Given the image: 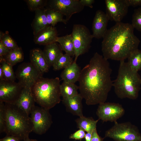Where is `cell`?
Masks as SVG:
<instances>
[{
  "mask_svg": "<svg viewBox=\"0 0 141 141\" xmlns=\"http://www.w3.org/2000/svg\"><path fill=\"white\" fill-rule=\"evenodd\" d=\"M76 62L74 60L70 66L62 72L60 77L63 81L75 84L78 81L81 70Z\"/></svg>",
  "mask_w": 141,
  "mask_h": 141,
  "instance_id": "cell-20",
  "label": "cell"
},
{
  "mask_svg": "<svg viewBox=\"0 0 141 141\" xmlns=\"http://www.w3.org/2000/svg\"><path fill=\"white\" fill-rule=\"evenodd\" d=\"M60 84L58 77L52 79L42 78L32 88L35 102L47 109L54 107L61 100Z\"/></svg>",
  "mask_w": 141,
  "mask_h": 141,
  "instance_id": "cell-5",
  "label": "cell"
},
{
  "mask_svg": "<svg viewBox=\"0 0 141 141\" xmlns=\"http://www.w3.org/2000/svg\"><path fill=\"white\" fill-rule=\"evenodd\" d=\"M3 57L5 60L12 66L17 63L23 61L24 55L21 47L10 50L6 55Z\"/></svg>",
  "mask_w": 141,
  "mask_h": 141,
  "instance_id": "cell-26",
  "label": "cell"
},
{
  "mask_svg": "<svg viewBox=\"0 0 141 141\" xmlns=\"http://www.w3.org/2000/svg\"><path fill=\"white\" fill-rule=\"evenodd\" d=\"M56 42L59 44L62 51L72 57L75 56V50L71 34L58 37Z\"/></svg>",
  "mask_w": 141,
  "mask_h": 141,
  "instance_id": "cell-22",
  "label": "cell"
},
{
  "mask_svg": "<svg viewBox=\"0 0 141 141\" xmlns=\"http://www.w3.org/2000/svg\"><path fill=\"white\" fill-rule=\"evenodd\" d=\"M58 37L56 28L49 25L34 35V41L36 44L45 46L56 42Z\"/></svg>",
  "mask_w": 141,
  "mask_h": 141,
  "instance_id": "cell-15",
  "label": "cell"
},
{
  "mask_svg": "<svg viewBox=\"0 0 141 141\" xmlns=\"http://www.w3.org/2000/svg\"><path fill=\"white\" fill-rule=\"evenodd\" d=\"M81 3L84 7L87 6L91 8H93V4L94 3V0H80Z\"/></svg>",
  "mask_w": 141,
  "mask_h": 141,
  "instance_id": "cell-38",
  "label": "cell"
},
{
  "mask_svg": "<svg viewBox=\"0 0 141 141\" xmlns=\"http://www.w3.org/2000/svg\"><path fill=\"white\" fill-rule=\"evenodd\" d=\"M105 138L115 141H141V134L138 127L130 122H115L114 125L107 130Z\"/></svg>",
  "mask_w": 141,
  "mask_h": 141,
  "instance_id": "cell-6",
  "label": "cell"
},
{
  "mask_svg": "<svg viewBox=\"0 0 141 141\" xmlns=\"http://www.w3.org/2000/svg\"><path fill=\"white\" fill-rule=\"evenodd\" d=\"M85 134V132L84 131L79 129L71 134L69 136V138L75 140H81L84 138Z\"/></svg>",
  "mask_w": 141,
  "mask_h": 141,
  "instance_id": "cell-34",
  "label": "cell"
},
{
  "mask_svg": "<svg viewBox=\"0 0 141 141\" xmlns=\"http://www.w3.org/2000/svg\"><path fill=\"white\" fill-rule=\"evenodd\" d=\"M71 34L75 50L74 61H77L79 56L88 51L93 38L88 28L81 24L74 25Z\"/></svg>",
  "mask_w": 141,
  "mask_h": 141,
  "instance_id": "cell-7",
  "label": "cell"
},
{
  "mask_svg": "<svg viewBox=\"0 0 141 141\" xmlns=\"http://www.w3.org/2000/svg\"><path fill=\"white\" fill-rule=\"evenodd\" d=\"M32 23L34 35L49 25L45 9L44 8L36 10Z\"/></svg>",
  "mask_w": 141,
  "mask_h": 141,
  "instance_id": "cell-21",
  "label": "cell"
},
{
  "mask_svg": "<svg viewBox=\"0 0 141 141\" xmlns=\"http://www.w3.org/2000/svg\"><path fill=\"white\" fill-rule=\"evenodd\" d=\"M35 102L32 89L23 88L15 104L29 115L35 106Z\"/></svg>",
  "mask_w": 141,
  "mask_h": 141,
  "instance_id": "cell-16",
  "label": "cell"
},
{
  "mask_svg": "<svg viewBox=\"0 0 141 141\" xmlns=\"http://www.w3.org/2000/svg\"><path fill=\"white\" fill-rule=\"evenodd\" d=\"M125 113L124 109L119 103L105 102L99 104L96 112L99 120L103 122L110 121L114 123Z\"/></svg>",
  "mask_w": 141,
  "mask_h": 141,
  "instance_id": "cell-11",
  "label": "cell"
},
{
  "mask_svg": "<svg viewBox=\"0 0 141 141\" xmlns=\"http://www.w3.org/2000/svg\"><path fill=\"white\" fill-rule=\"evenodd\" d=\"M132 22L131 25L133 28L141 32V7L134 10Z\"/></svg>",
  "mask_w": 141,
  "mask_h": 141,
  "instance_id": "cell-31",
  "label": "cell"
},
{
  "mask_svg": "<svg viewBox=\"0 0 141 141\" xmlns=\"http://www.w3.org/2000/svg\"><path fill=\"white\" fill-rule=\"evenodd\" d=\"M83 99L79 93L72 97L62 98V102L66 111L73 115L80 117L84 116L82 104Z\"/></svg>",
  "mask_w": 141,
  "mask_h": 141,
  "instance_id": "cell-17",
  "label": "cell"
},
{
  "mask_svg": "<svg viewBox=\"0 0 141 141\" xmlns=\"http://www.w3.org/2000/svg\"><path fill=\"white\" fill-rule=\"evenodd\" d=\"M5 132L7 135L13 136L20 140H24L33 131L30 117L15 104L5 103Z\"/></svg>",
  "mask_w": 141,
  "mask_h": 141,
  "instance_id": "cell-4",
  "label": "cell"
},
{
  "mask_svg": "<svg viewBox=\"0 0 141 141\" xmlns=\"http://www.w3.org/2000/svg\"><path fill=\"white\" fill-rule=\"evenodd\" d=\"M49 110L35 106L31 113L33 131L39 135L45 133L52 123V117Z\"/></svg>",
  "mask_w": 141,
  "mask_h": 141,
  "instance_id": "cell-9",
  "label": "cell"
},
{
  "mask_svg": "<svg viewBox=\"0 0 141 141\" xmlns=\"http://www.w3.org/2000/svg\"><path fill=\"white\" fill-rule=\"evenodd\" d=\"M10 50L8 49L0 41V57H3L7 54Z\"/></svg>",
  "mask_w": 141,
  "mask_h": 141,
  "instance_id": "cell-36",
  "label": "cell"
},
{
  "mask_svg": "<svg viewBox=\"0 0 141 141\" xmlns=\"http://www.w3.org/2000/svg\"><path fill=\"white\" fill-rule=\"evenodd\" d=\"M45 11L49 25L54 27L58 22H62L66 24L68 22L63 18L64 16L59 12L48 8L45 9Z\"/></svg>",
  "mask_w": 141,
  "mask_h": 141,
  "instance_id": "cell-27",
  "label": "cell"
},
{
  "mask_svg": "<svg viewBox=\"0 0 141 141\" xmlns=\"http://www.w3.org/2000/svg\"><path fill=\"white\" fill-rule=\"evenodd\" d=\"M48 8L61 13L68 22L72 15L82 11L84 8L80 0H50L47 1Z\"/></svg>",
  "mask_w": 141,
  "mask_h": 141,
  "instance_id": "cell-10",
  "label": "cell"
},
{
  "mask_svg": "<svg viewBox=\"0 0 141 141\" xmlns=\"http://www.w3.org/2000/svg\"><path fill=\"white\" fill-rule=\"evenodd\" d=\"M99 120H95L92 117L83 116L79 117L75 120V121L78 128L88 132L96 129L97 124Z\"/></svg>",
  "mask_w": 141,
  "mask_h": 141,
  "instance_id": "cell-23",
  "label": "cell"
},
{
  "mask_svg": "<svg viewBox=\"0 0 141 141\" xmlns=\"http://www.w3.org/2000/svg\"><path fill=\"white\" fill-rule=\"evenodd\" d=\"M106 13L109 20L121 22L127 14L129 7L125 0H105Z\"/></svg>",
  "mask_w": 141,
  "mask_h": 141,
  "instance_id": "cell-13",
  "label": "cell"
},
{
  "mask_svg": "<svg viewBox=\"0 0 141 141\" xmlns=\"http://www.w3.org/2000/svg\"><path fill=\"white\" fill-rule=\"evenodd\" d=\"M0 41L7 48L10 50H14L19 47L16 42L9 34V32L6 31L3 33L0 32Z\"/></svg>",
  "mask_w": 141,
  "mask_h": 141,
  "instance_id": "cell-30",
  "label": "cell"
},
{
  "mask_svg": "<svg viewBox=\"0 0 141 141\" xmlns=\"http://www.w3.org/2000/svg\"><path fill=\"white\" fill-rule=\"evenodd\" d=\"M134 29L131 24L120 22L108 30L102 42L103 57L120 61L127 58L138 49L140 42L134 35Z\"/></svg>",
  "mask_w": 141,
  "mask_h": 141,
  "instance_id": "cell-2",
  "label": "cell"
},
{
  "mask_svg": "<svg viewBox=\"0 0 141 141\" xmlns=\"http://www.w3.org/2000/svg\"><path fill=\"white\" fill-rule=\"evenodd\" d=\"M18 83L23 88L31 89L43 77V74L31 62H24L19 65L15 73Z\"/></svg>",
  "mask_w": 141,
  "mask_h": 141,
  "instance_id": "cell-8",
  "label": "cell"
},
{
  "mask_svg": "<svg viewBox=\"0 0 141 141\" xmlns=\"http://www.w3.org/2000/svg\"><path fill=\"white\" fill-rule=\"evenodd\" d=\"M73 57L68 55L63 54L57 59L52 66L54 70L65 69L70 66L73 62Z\"/></svg>",
  "mask_w": 141,
  "mask_h": 141,
  "instance_id": "cell-28",
  "label": "cell"
},
{
  "mask_svg": "<svg viewBox=\"0 0 141 141\" xmlns=\"http://www.w3.org/2000/svg\"><path fill=\"white\" fill-rule=\"evenodd\" d=\"M23 141H38L36 139H32L29 138V137L26 138Z\"/></svg>",
  "mask_w": 141,
  "mask_h": 141,
  "instance_id": "cell-42",
  "label": "cell"
},
{
  "mask_svg": "<svg viewBox=\"0 0 141 141\" xmlns=\"http://www.w3.org/2000/svg\"><path fill=\"white\" fill-rule=\"evenodd\" d=\"M0 63L4 73V80L15 81L16 78L13 66L2 57H0Z\"/></svg>",
  "mask_w": 141,
  "mask_h": 141,
  "instance_id": "cell-29",
  "label": "cell"
},
{
  "mask_svg": "<svg viewBox=\"0 0 141 141\" xmlns=\"http://www.w3.org/2000/svg\"><path fill=\"white\" fill-rule=\"evenodd\" d=\"M23 88L18 82L4 80L0 81V101L15 104Z\"/></svg>",
  "mask_w": 141,
  "mask_h": 141,
  "instance_id": "cell-12",
  "label": "cell"
},
{
  "mask_svg": "<svg viewBox=\"0 0 141 141\" xmlns=\"http://www.w3.org/2000/svg\"><path fill=\"white\" fill-rule=\"evenodd\" d=\"M112 71L108 60L97 52L81 70L79 89L87 105L105 102L113 86Z\"/></svg>",
  "mask_w": 141,
  "mask_h": 141,
  "instance_id": "cell-1",
  "label": "cell"
},
{
  "mask_svg": "<svg viewBox=\"0 0 141 141\" xmlns=\"http://www.w3.org/2000/svg\"><path fill=\"white\" fill-rule=\"evenodd\" d=\"M20 140L14 136L7 135L5 137L0 139V141H20Z\"/></svg>",
  "mask_w": 141,
  "mask_h": 141,
  "instance_id": "cell-39",
  "label": "cell"
},
{
  "mask_svg": "<svg viewBox=\"0 0 141 141\" xmlns=\"http://www.w3.org/2000/svg\"><path fill=\"white\" fill-rule=\"evenodd\" d=\"M43 51L50 67L52 66L58 57L63 54L59 44L56 42L45 45Z\"/></svg>",
  "mask_w": 141,
  "mask_h": 141,
  "instance_id": "cell-19",
  "label": "cell"
},
{
  "mask_svg": "<svg viewBox=\"0 0 141 141\" xmlns=\"http://www.w3.org/2000/svg\"><path fill=\"white\" fill-rule=\"evenodd\" d=\"M26 2L29 10L35 11L37 10L44 8L47 3V1L44 0H26Z\"/></svg>",
  "mask_w": 141,
  "mask_h": 141,
  "instance_id": "cell-32",
  "label": "cell"
},
{
  "mask_svg": "<svg viewBox=\"0 0 141 141\" xmlns=\"http://www.w3.org/2000/svg\"><path fill=\"white\" fill-rule=\"evenodd\" d=\"M93 131L87 132L86 133L84 138L86 141H91Z\"/></svg>",
  "mask_w": 141,
  "mask_h": 141,
  "instance_id": "cell-40",
  "label": "cell"
},
{
  "mask_svg": "<svg viewBox=\"0 0 141 141\" xmlns=\"http://www.w3.org/2000/svg\"><path fill=\"white\" fill-rule=\"evenodd\" d=\"M60 88L61 96L62 98L72 97L79 93V87L75 84L63 81L60 84Z\"/></svg>",
  "mask_w": 141,
  "mask_h": 141,
  "instance_id": "cell-24",
  "label": "cell"
},
{
  "mask_svg": "<svg viewBox=\"0 0 141 141\" xmlns=\"http://www.w3.org/2000/svg\"><path fill=\"white\" fill-rule=\"evenodd\" d=\"M125 1L129 7H133L141 5V0H125Z\"/></svg>",
  "mask_w": 141,
  "mask_h": 141,
  "instance_id": "cell-35",
  "label": "cell"
},
{
  "mask_svg": "<svg viewBox=\"0 0 141 141\" xmlns=\"http://www.w3.org/2000/svg\"><path fill=\"white\" fill-rule=\"evenodd\" d=\"M30 62L37 68L43 74L48 72L50 67L43 54L38 48L32 50L30 53Z\"/></svg>",
  "mask_w": 141,
  "mask_h": 141,
  "instance_id": "cell-18",
  "label": "cell"
},
{
  "mask_svg": "<svg viewBox=\"0 0 141 141\" xmlns=\"http://www.w3.org/2000/svg\"><path fill=\"white\" fill-rule=\"evenodd\" d=\"M109 18L106 13L100 10L96 12L92 25L93 38L100 39L103 37L107 31Z\"/></svg>",
  "mask_w": 141,
  "mask_h": 141,
  "instance_id": "cell-14",
  "label": "cell"
},
{
  "mask_svg": "<svg viewBox=\"0 0 141 141\" xmlns=\"http://www.w3.org/2000/svg\"><path fill=\"white\" fill-rule=\"evenodd\" d=\"M120 62L117 77L113 82L114 92L120 99H136L140 89L141 77L138 72L130 69L125 60Z\"/></svg>",
  "mask_w": 141,
  "mask_h": 141,
  "instance_id": "cell-3",
  "label": "cell"
},
{
  "mask_svg": "<svg viewBox=\"0 0 141 141\" xmlns=\"http://www.w3.org/2000/svg\"><path fill=\"white\" fill-rule=\"evenodd\" d=\"M4 80V73L2 67L0 66V81Z\"/></svg>",
  "mask_w": 141,
  "mask_h": 141,
  "instance_id": "cell-41",
  "label": "cell"
},
{
  "mask_svg": "<svg viewBox=\"0 0 141 141\" xmlns=\"http://www.w3.org/2000/svg\"><path fill=\"white\" fill-rule=\"evenodd\" d=\"M127 63L133 71L138 72L141 70V50L137 49L129 56Z\"/></svg>",
  "mask_w": 141,
  "mask_h": 141,
  "instance_id": "cell-25",
  "label": "cell"
},
{
  "mask_svg": "<svg viewBox=\"0 0 141 141\" xmlns=\"http://www.w3.org/2000/svg\"><path fill=\"white\" fill-rule=\"evenodd\" d=\"M104 138L98 134L96 129L93 131L91 141H103Z\"/></svg>",
  "mask_w": 141,
  "mask_h": 141,
  "instance_id": "cell-37",
  "label": "cell"
},
{
  "mask_svg": "<svg viewBox=\"0 0 141 141\" xmlns=\"http://www.w3.org/2000/svg\"><path fill=\"white\" fill-rule=\"evenodd\" d=\"M6 123L5 116V105L0 101V133L5 132Z\"/></svg>",
  "mask_w": 141,
  "mask_h": 141,
  "instance_id": "cell-33",
  "label": "cell"
}]
</instances>
